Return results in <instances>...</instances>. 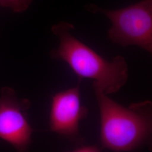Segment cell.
<instances>
[{
  "label": "cell",
  "mask_w": 152,
  "mask_h": 152,
  "mask_svg": "<svg viewBox=\"0 0 152 152\" xmlns=\"http://www.w3.org/2000/svg\"><path fill=\"white\" fill-rule=\"evenodd\" d=\"M103 149L95 145H85L83 144L78 145L73 149L75 152H99Z\"/></svg>",
  "instance_id": "7"
},
{
  "label": "cell",
  "mask_w": 152,
  "mask_h": 152,
  "mask_svg": "<svg viewBox=\"0 0 152 152\" xmlns=\"http://www.w3.org/2000/svg\"><path fill=\"white\" fill-rule=\"evenodd\" d=\"M92 87L100 110L102 148L130 152L149 144L152 133V102L144 101L125 108L99 88Z\"/></svg>",
  "instance_id": "2"
},
{
  "label": "cell",
  "mask_w": 152,
  "mask_h": 152,
  "mask_svg": "<svg viewBox=\"0 0 152 152\" xmlns=\"http://www.w3.org/2000/svg\"><path fill=\"white\" fill-rule=\"evenodd\" d=\"M87 109L82 105L80 85L57 92L52 98L50 129L78 145L84 143L79 132V124L86 118Z\"/></svg>",
  "instance_id": "5"
},
{
  "label": "cell",
  "mask_w": 152,
  "mask_h": 152,
  "mask_svg": "<svg viewBox=\"0 0 152 152\" xmlns=\"http://www.w3.org/2000/svg\"><path fill=\"white\" fill-rule=\"evenodd\" d=\"M74 26L60 22L52 27V32L59 40V46L52 50L50 57L65 61L80 80H94L92 86L106 94L118 92L127 81L128 66L125 58L116 56L111 61L105 60L71 33Z\"/></svg>",
  "instance_id": "1"
},
{
  "label": "cell",
  "mask_w": 152,
  "mask_h": 152,
  "mask_svg": "<svg viewBox=\"0 0 152 152\" xmlns=\"http://www.w3.org/2000/svg\"><path fill=\"white\" fill-rule=\"evenodd\" d=\"M86 9L108 18L112 24L108 31L112 42L123 47L137 46L152 53V0H142L117 10L103 9L94 5H88Z\"/></svg>",
  "instance_id": "3"
},
{
  "label": "cell",
  "mask_w": 152,
  "mask_h": 152,
  "mask_svg": "<svg viewBox=\"0 0 152 152\" xmlns=\"http://www.w3.org/2000/svg\"><path fill=\"white\" fill-rule=\"evenodd\" d=\"M33 0H0V5L9 8L15 12H22L27 10Z\"/></svg>",
  "instance_id": "6"
},
{
  "label": "cell",
  "mask_w": 152,
  "mask_h": 152,
  "mask_svg": "<svg viewBox=\"0 0 152 152\" xmlns=\"http://www.w3.org/2000/svg\"><path fill=\"white\" fill-rule=\"evenodd\" d=\"M31 103L17 97L11 88L3 87L0 93V138L19 152L28 149L32 135L26 111Z\"/></svg>",
  "instance_id": "4"
}]
</instances>
